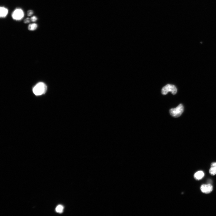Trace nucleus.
<instances>
[{"mask_svg": "<svg viewBox=\"0 0 216 216\" xmlns=\"http://www.w3.org/2000/svg\"><path fill=\"white\" fill-rule=\"evenodd\" d=\"M169 92H171L173 95H175L177 92V89L175 86L168 84L164 86L162 89V93L164 95H167Z\"/></svg>", "mask_w": 216, "mask_h": 216, "instance_id": "obj_4", "label": "nucleus"}, {"mask_svg": "<svg viewBox=\"0 0 216 216\" xmlns=\"http://www.w3.org/2000/svg\"><path fill=\"white\" fill-rule=\"evenodd\" d=\"M184 107L182 104H180L177 107L172 108L169 110L171 116L175 118L180 117L184 111Z\"/></svg>", "mask_w": 216, "mask_h": 216, "instance_id": "obj_2", "label": "nucleus"}, {"mask_svg": "<svg viewBox=\"0 0 216 216\" xmlns=\"http://www.w3.org/2000/svg\"><path fill=\"white\" fill-rule=\"evenodd\" d=\"M205 176V173L202 171H199L195 173L194 175V179L196 180H200L202 179Z\"/></svg>", "mask_w": 216, "mask_h": 216, "instance_id": "obj_6", "label": "nucleus"}, {"mask_svg": "<svg viewBox=\"0 0 216 216\" xmlns=\"http://www.w3.org/2000/svg\"><path fill=\"white\" fill-rule=\"evenodd\" d=\"M24 12L20 8L16 9L13 11L11 14L13 19L16 21L21 20L24 17Z\"/></svg>", "mask_w": 216, "mask_h": 216, "instance_id": "obj_3", "label": "nucleus"}, {"mask_svg": "<svg viewBox=\"0 0 216 216\" xmlns=\"http://www.w3.org/2000/svg\"><path fill=\"white\" fill-rule=\"evenodd\" d=\"M34 13V12L32 10H29L27 12V15L28 16H32Z\"/></svg>", "mask_w": 216, "mask_h": 216, "instance_id": "obj_11", "label": "nucleus"}, {"mask_svg": "<svg viewBox=\"0 0 216 216\" xmlns=\"http://www.w3.org/2000/svg\"><path fill=\"white\" fill-rule=\"evenodd\" d=\"M8 9L4 6H1L0 8V17L1 18H6L8 13Z\"/></svg>", "mask_w": 216, "mask_h": 216, "instance_id": "obj_7", "label": "nucleus"}, {"mask_svg": "<svg viewBox=\"0 0 216 216\" xmlns=\"http://www.w3.org/2000/svg\"><path fill=\"white\" fill-rule=\"evenodd\" d=\"M209 173L212 176H214L216 175V162H213L211 164Z\"/></svg>", "mask_w": 216, "mask_h": 216, "instance_id": "obj_8", "label": "nucleus"}, {"mask_svg": "<svg viewBox=\"0 0 216 216\" xmlns=\"http://www.w3.org/2000/svg\"><path fill=\"white\" fill-rule=\"evenodd\" d=\"M213 190L212 185L210 184H203L200 187V190L202 192L205 194H209Z\"/></svg>", "mask_w": 216, "mask_h": 216, "instance_id": "obj_5", "label": "nucleus"}, {"mask_svg": "<svg viewBox=\"0 0 216 216\" xmlns=\"http://www.w3.org/2000/svg\"><path fill=\"white\" fill-rule=\"evenodd\" d=\"M47 90L46 85L43 82L38 83L33 89L34 93L36 96H40L45 94Z\"/></svg>", "mask_w": 216, "mask_h": 216, "instance_id": "obj_1", "label": "nucleus"}, {"mask_svg": "<svg viewBox=\"0 0 216 216\" xmlns=\"http://www.w3.org/2000/svg\"><path fill=\"white\" fill-rule=\"evenodd\" d=\"M31 21V19L27 18L24 21V23L25 24H28L30 23Z\"/></svg>", "mask_w": 216, "mask_h": 216, "instance_id": "obj_13", "label": "nucleus"}, {"mask_svg": "<svg viewBox=\"0 0 216 216\" xmlns=\"http://www.w3.org/2000/svg\"><path fill=\"white\" fill-rule=\"evenodd\" d=\"M63 207L61 205L58 206L56 209V211L59 213H62L63 211Z\"/></svg>", "mask_w": 216, "mask_h": 216, "instance_id": "obj_10", "label": "nucleus"}, {"mask_svg": "<svg viewBox=\"0 0 216 216\" xmlns=\"http://www.w3.org/2000/svg\"><path fill=\"white\" fill-rule=\"evenodd\" d=\"M38 27V25L36 23L30 24L28 26V29L30 31H34Z\"/></svg>", "mask_w": 216, "mask_h": 216, "instance_id": "obj_9", "label": "nucleus"}, {"mask_svg": "<svg viewBox=\"0 0 216 216\" xmlns=\"http://www.w3.org/2000/svg\"><path fill=\"white\" fill-rule=\"evenodd\" d=\"M31 20L32 22H35L38 20V18L36 16H34L31 18Z\"/></svg>", "mask_w": 216, "mask_h": 216, "instance_id": "obj_12", "label": "nucleus"}]
</instances>
